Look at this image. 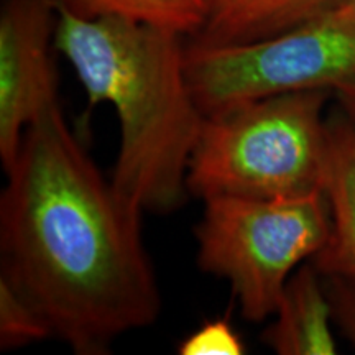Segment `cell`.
<instances>
[{"instance_id": "cell-7", "label": "cell", "mask_w": 355, "mask_h": 355, "mask_svg": "<svg viewBox=\"0 0 355 355\" xmlns=\"http://www.w3.org/2000/svg\"><path fill=\"white\" fill-rule=\"evenodd\" d=\"M327 135L322 191L331 209V234L313 265L322 277L355 283V125L343 112L331 115Z\"/></svg>"}, {"instance_id": "cell-4", "label": "cell", "mask_w": 355, "mask_h": 355, "mask_svg": "<svg viewBox=\"0 0 355 355\" xmlns=\"http://www.w3.org/2000/svg\"><path fill=\"white\" fill-rule=\"evenodd\" d=\"M331 234L324 191L283 198L204 199L196 225L198 265L229 283L242 316H273L291 275L314 259Z\"/></svg>"}, {"instance_id": "cell-13", "label": "cell", "mask_w": 355, "mask_h": 355, "mask_svg": "<svg viewBox=\"0 0 355 355\" xmlns=\"http://www.w3.org/2000/svg\"><path fill=\"white\" fill-rule=\"evenodd\" d=\"M331 303L332 321L355 347V283L340 277H322Z\"/></svg>"}, {"instance_id": "cell-1", "label": "cell", "mask_w": 355, "mask_h": 355, "mask_svg": "<svg viewBox=\"0 0 355 355\" xmlns=\"http://www.w3.org/2000/svg\"><path fill=\"white\" fill-rule=\"evenodd\" d=\"M0 196V278L79 355L109 354L152 326L162 295L130 209L92 162L60 101L30 123Z\"/></svg>"}, {"instance_id": "cell-6", "label": "cell", "mask_w": 355, "mask_h": 355, "mask_svg": "<svg viewBox=\"0 0 355 355\" xmlns=\"http://www.w3.org/2000/svg\"><path fill=\"white\" fill-rule=\"evenodd\" d=\"M56 0H2L0 6V159L12 166L24 133L56 104L53 50Z\"/></svg>"}, {"instance_id": "cell-12", "label": "cell", "mask_w": 355, "mask_h": 355, "mask_svg": "<svg viewBox=\"0 0 355 355\" xmlns=\"http://www.w3.org/2000/svg\"><path fill=\"white\" fill-rule=\"evenodd\" d=\"M181 355H242L245 354L241 336L227 319L204 322L178 347Z\"/></svg>"}, {"instance_id": "cell-11", "label": "cell", "mask_w": 355, "mask_h": 355, "mask_svg": "<svg viewBox=\"0 0 355 355\" xmlns=\"http://www.w3.org/2000/svg\"><path fill=\"white\" fill-rule=\"evenodd\" d=\"M53 337L38 309L0 278V349L15 350Z\"/></svg>"}, {"instance_id": "cell-5", "label": "cell", "mask_w": 355, "mask_h": 355, "mask_svg": "<svg viewBox=\"0 0 355 355\" xmlns=\"http://www.w3.org/2000/svg\"><path fill=\"white\" fill-rule=\"evenodd\" d=\"M186 74L204 115L303 91H334L355 76V28L321 15L242 43L186 42Z\"/></svg>"}, {"instance_id": "cell-2", "label": "cell", "mask_w": 355, "mask_h": 355, "mask_svg": "<svg viewBox=\"0 0 355 355\" xmlns=\"http://www.w3.org/2000/svg\"><path fill=\"white\" fill-rule=\"evenodd\" d=\"M58 2V0H56ZM55 46L76 71L89 104L107 102L121 141L112 183L139 214L184 202L204 112L186 74V37L122 17H86L58 3Z\"/></svg>"}, {"instance_id": "cell-14", "label": "cell", "mask_w": 355, "mask_h": 355, "mask_svg": "<svg viewBox=\"0 0 355 355\" xmlns=\"http://www.w3.org/2000/svg\"><path fill=\"white\" fill-rule=\"evenodd\" d=\"M332 96L339 102L343 114L355 125V76L334 87Z\"/></svg>"}, {"instance_id": "cell-10", "label": "cell", "mask_w": 355, "mask_h": 355, "mask_svg": "<svg viewBox=\"0 0 355 355\" xmlns=\"http://www.w3.org/2000/svg\"><path fill=\"white\" fill-rule=\"evenodd\" d=\"M76 15L122 17L194 37L206 25L212 0H58Z\"/></svg>"}, {"instance_id": "cell-9", "label": "cell", "mask_w": 355, "mask_h": 355, "mask_svg": "<svg viewBox=\"0 0 355 355\" xmlns=\"http://www.w3.org/2000/svg\"><path fill=\"white\" fill-rule=\"evenodd\" d=\"M344 0H212L199 43H242L285 32L321 17Z\"/></svg>"}, {"instance_id": "cell-8", "label": "cell", "mask_w": 355, "mask_h": 355, "mask_svg": "<svg viewBox=\"0 0 355 355\" xmlns=\"http://www.w3.org/2000/svg\"><path fill=\"white\" fill-rule=\"evenodd\" d=\"M263 340L278 355H334L332 311L322 275L303 263L288 279Z\"/></svg>"}, {"instance_id": "cell-3", "label": "cell", "mask_w": 355, "mask_h": 355, "mask_svg": "<svg viewBox=\"0 0 355 355\" xmlns=\"http://www.w3.org/2000/svg\"><path fill=\"white\" fill-rule=\"evenodd\" d=\"M332 91L290 92L204 115L188 171L189 194L283 198L322 191L324 107Z\"/></svg>"}, {"instance_id": "cell-15", "label": "cell", "mask_w": 355, "mask_h": 355, "mask_svg": "<svg viewBox=\"0 0 355 355\" xmlns=\"http://www.w3.org/2000/svg\"><path fill=\"white\" fill-rule=\"evenodd\" d=\"M324 15H331L332 19L343 21L345 25H350L355 28V0H344L340 6L332 8Z\"/></svg>"}]
</instances>
